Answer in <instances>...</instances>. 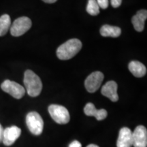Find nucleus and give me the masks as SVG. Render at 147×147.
Masks as SVG:
<instances>
[{
	"label": "nucleus",
	"instance_id": "1",
	"mask_svg": "<svg viewBox=\"0 0 147 147\" xmlns=\"http://www.w3.org/2000/svg\"><path fill=\"white\" fill-rule=\"evenodd\" d=\"M82 47V42L78 39L74 38L69 40L58 48L57 50V56L61 60L70 59L78 54L81 50Z\"/></svg>",
	"mask_w": 147,
	"mask_h": 147
},
{
	"label": "nucleus",
	"instance_id": "2",
	"mask_svg": "<svg viewBox=\"0 0 147 147\" xmlns=\"http://www.w3.org/2000/svg\"><path fill=\"white\" fill-rule=\"evenodd\" d=\"M24 84L29 96L37 97L41 93L42 89L41 79L30 69L25 71L24 74Z\"/></svg>",
	"mask_w": 147,
	"mask_h": 147
},
{
	"label": "nucleus",
	"instance_id": "3",
	"mask_svg": "<svg viewBox=\"0 0 147 147\" xmlns=\"http://www.w3.org/2000/svg\"><path fill=\"white\" fill-rule=\"evenodd\" d=\"M49 113L55 122L59 124L64 125L67 123L70 119L69 113L67 108L63 106L52 104L49 106Z\"/></svg>",
	"mask_w": 147,
	"mask_h": 147
},
{
	"label": "nucleus",
	"instance_id": "4",
	"mask_svg": "<svg viewBox=\"0 0 147 147\" xmlns=\"http://www.w3.org/2000/svg\"><path fill=\"white\" fill-rule=\"evenodd\" d=\"M26 123L29 130L34 135L38 136L42 133L44 121L39 114L36 112H31L26 117Z\"/></svg>",
	"mask_w": 147,
	"mask_h": 147
},
{
	"label": "nucleus",
	"instance_id": "5",
	"mask_svg": "<svg viewBox=\"0 0 147 147\" xmlns=\"http://www.w3.org/2000/svg\"><path fill=\"white\" fill-rule=\"evenodd\" d=\"M32 21L26 16L16 18L10 26V34L14 37L21 36L32 27Z\"/></svg>",
	"mask_w": 147,
	"mask_h": 147
},
{
	"label": "nucleus",
	"instance_id": "6",
	"mask_svg": "<svg viewBox=\"0 0 147 147\" xmlns=\"http://www.w3.org/2000/svg\"><path fill=\"white\" fill-rule=\"evenodd\" d=\"M1 88L5 93H8L11 96L16 99H21L25 95V90L23 86L17 82L5 80L1 84Z\"/></svg>",
	"mask_w": 147,
	"mask_h": 147
},
{
	"label": "nucleus",
	"instance_id": "7",
	"mask_svg": "<svg viewBox=\"0 0 147 147\" xmlns=\"http://www.w3.org/2000/svg\"><path fill=\"white\" fill-rule=\"evenodd\" d=\"M104 76L101 71H94L86 78L84 86L89 93H94L100 87Z\"/></svg>",
	"mask_w": 147,
	"mask_h": 147
},
{
	"label": "nucleus",
	"instance_id": "8",
	"mask_svg": "<svg viewBox=\"0 0 147 147\" xmlns=\"http://www.w3.org/2000/svg\"><path fill=\"white\" fill-rule=\"evenodd\" d=\"M132 136L134 147L147 146V130L144 126H138L132 133Z\"/></svg>",
	"mask_w": 147,
	"mask_h": 147
},
{
	"label": "nucleus",
	"instance_id": "9",
	"mask_svg": "<svg viewBox=\"0 0 147 147\" xmlns=\"http://www.w3.org/2000/svg\"><path fill=\"white\" fill-rule=\"evenodd\" d=\"M21 134V129L16 126L7 127L3 130L2 142L5 146H11L19 138Z\"/></svg>",
	"mask_w": 147,
	"mask_h": 147
},
{
	"label": "nucleus",
	"instance_id": "10",
	"mask_svg": "<svg viewBox=\"0 0 147 147\" xmlns=\"http://www.w3.org/2000/svg\"><path fill=\"white\" fill-rule=\"evenodd\" d=\"M117 89H118V86H117V82L113 80H110L103 86L101 93L104 96L109 98L112 102H115L119 100Z\"/></svg>",
	"mask_w": 147,
	"mask_h": 147
},
{
	"label": "nucleus",
	"instance_id": "11",
	"mask_svg": "<svg viewBox=\"0 0 147 147\" xmlns=\"http://www.w3.org/2000/svg\"><path fill=\"white\" fill-rule=\"evenodd\" d=\"M133 146V136L130 129L123 127L119 131L117 142V147H131Z\"/></svg>",
	"mask_w": 147,
	"mask_h": 147
},
{
	"label": "nucleus",
	"instance_id": "12",
	"mask_svg": "<svg viewBox=\"0 0 147 147\" xmlns=\"http://www.w3.org/2000/svg\"><path fill=\"white\" fill-rule=\"evenodd\" d=\"M84 114L90 117H95L97 120L102 121L106 118L108 115L107 111L105 109L97 110L95 108L94 104L88 103L84 108Z\"/></svg>",
	"mask_w": 147,
	"mask_h": 147
},
{
	"label": "nucleus",
	"instance_id": "13",
	"mask_svg": "<svg viewBox=\"0 0 147 147\" xmlns=\"http://www.w3.org/2000/svg\"><path fill=\"white\" fill-rule=\"evenodd\" d=\"M147 18L146 10H141L137 12L131 18L134 29L138 32H142L144 28V23Z\"/></svg>",
	"mask_w": 147,
	"mask_h": 147
},
{
	"label": "nucleus",
	"instance_id": "14",
	"mask_svg": "<svg viewBox=\"0 0 147 147\" xmlns=\"http://www.w3.org/2000/svg\"><path fill=\"white\" fill-rule=\"evenodd\" d=\"M129 69L134 76L141 78L146 74V67L144 64L137 61H132L129 64Z\"/></svg>",
	"mask_w": 147,
	"mask_h": 147
},
{
	"label": "nucleus",
	"instance_id": "15",
	"mask_svg": "<svg viewBox=\"0 0 147 147\" xmlns=\"http://www.w3.org/2000/svg\"><path fill=\"white\" fill-rule=\"evenodd\" d=\"M121 34L120 27L116 26H111L109 25H104L101 27L100 34L103 37H112V38H118Z\"/></svg>",
	"mask_w": 147,
	"mask_h": 147
},
{
	"label": "nucleus",
	"instance_id": "16",
	"mask_svg": "<svg viewBox=\"0 0 147 147\" xmlns=\"http://www.w3.org/2000/svg\"><path fill=\"white\" fill-rule=\"evenodd\" d=\"M11 26V19L8 14H3L0 17V36L6 34Z\"/></svg>",
	"mask_w": 147,
	"mask_h": 147
},
{
	"label": "nucleus",
	"instance_id": "17",
	"mask_svg": "<svg viewBox=\"0 0 147 147\" xmlns=\"http://www.w3.org/2000/svg\"><path fill=\"white\" fill-rule=\"evenodd\" d=\"M100 7L96 0H89L87 5V12L90 15L97 16L100 13Z\"/></svg>",
	"mask_w": 147,
	"mask_h": 147
},
{
	"label": "nucleus",
	"instance_id": "18",
	"mask_svg": "<svg viewBox=\"0 0 147 147\" xmlns=\"http://www.w3.org/2000/svg\"><path fill=\"white\" fill-rule=\"evenodd\" d=\"M99 7L102 9H106L108 7V0H96Z\"/></svg>",
	"mask_w": 147,
	"mask_h": 147
},
{
	"label": "nucleus",
	"instance_id": "19",
	"mask_svg": "<svg viewBox=\"0 0 147 147\" xmlns=\"http://www.w3.org/2000/svg\"><path fill=\"white\" fill-rule=\"evenodd\" d=\"M122 0H111V5L113 8H119L121 5Z\"/></svg>",
	"mask_w": 147,
	"mask_h": 147
},
{
	"label": "nucleus",
	"instance_id": "20",
	"mask_svg": "<svg viewBox=\"0 0 147 147\" xmlns=\"http://www.w3.org/2000/svg\"><path fill=\"white\" fill-rule=\"evenodd\" d=\"M69 147H82V145L78 141L74 140L69 145Z\"/></svg>",
	"mask_w": 147,
	"mask_h": 147
},
{
	"label": "nucleus",
	"instance_id": "21",
	"mask_svg": "<svg viewBox=\"0 0 147 147\" xmlns=\"http://www.w3.org/2000/svg\"><path fill=\"white\" fill-rule=\"evenodd\" d=\"M3 129L1 126V125L0 124V142H2L3 140Z\"/></svg>",
	"mask_w": 147,
	"mask_h": 147
},
{
	"label": "nucleus",
	"instance_id": "22",
	"mask_svg": "<svg viewBox=\"0 0 147 147\" xmlns=\"http://www.w3.org/2000/svg\"><path fill=\"white\" fill-rule=\"evenodd\" d=\"M45 3H53L55 2H56L57 0H42Z\"/></svg>",
	"mask_w": 147,
	"mask_h": 147
},
{
	"label": "nucleus",
	"instance_id": "23",
	"mask_svg": "<svg viewBox=\"0 0 147 147\" xmlns=\"http://www.w3.org/2000/svg\"><path fill=\"white\" fill-rule=\"evenodd\" d=\"M87 147H99L97 145H95V144H89L88 145Z\"/></svg>",
	"mask_w": 147,
	"mask_h": 147
}]
</instances>
